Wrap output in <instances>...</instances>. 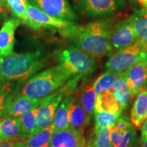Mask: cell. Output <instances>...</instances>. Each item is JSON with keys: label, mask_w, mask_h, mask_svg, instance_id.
<instances>
[{"label": "cell", "mask_w": 147, "mask_h": 147, "mask_svg": "<svg viewBox=\"0 0 147 147\" xmlns=\"http://www.w3.org/2000/svg\"><path fill=\"white\" fill-rule=\"evenodd\" d=\"M40 100L41 99L30 98L21 94L16 96L13 95L7 107L5 117H20L23 113L38 107Z\"/></svg>", "instance_id": "obj_16"}, {"label": "cell", "mask_w": 147, "mask_h": 147, "mask_svg": "<svg viewBox=\"0 0 147 147\" xmlns=\"http://www.w3.org/2000/svg\"><path fill=\"white\" fill-rule=\"evenodd\" d=\"M146 52L147 47L137 41L110 55L105 65L106 70L121 74L138 61L145 59Z\"/></svg>", "instance_id": "obj_5"}, {"label": "cell", "mask_w": 147, "mask_h": 147, "mask_svg": "<svg viewBox=\"0 0 147 147\" xmlns=\"http://www.w3.org/2000/svg\"><path fill=\"white\" fill-rule=\"evenodd\" d=\"M100 100L103 110L110 113H122L121 106L116 100L114 93L106 92L100 95H97Z\"/></svg>", "instance_id": "obj_30"}, {"label": "cell", "mask_w": 147, "mask_h": 147, "mask_svg": "<svg viewBox=\"0 0 147 147\" xmlns=\"http://www.w3.org/2000/svg\"><path fill=\"white\" fill-rule=\"evenodd\" d=\"M0 133L5 141L23 140L27 138L18 117L5 116L0 119Z\"/></svg>", "instance_id": "obj_14"}, {"label": "cell", "mask_w": 147, "mask_h": 147, "mask_svg": "<svg viewBox=\"0 0 147 147\" xmlns=\"http://www.w3.org/2000/svg\"><path fill=\"white\" fill-rule=\"evenodd\" d=\"M0 147H26L24 140L4 141L0 144Z\"/></svg>", "instance_id": "obj_32"}, {"label": "cell", "mask_w": 147, "mask_h": 147, "mask_svg": "<svg viewBox=\"0 0 147 147\" xmlns=\"http://www.w3.org/2000/svg\"><path fill=\"white\" fill-rule=\"evenodd\" d=\"M114 95L120 105L121 110L123 111L128 107L130 100L132 99L131 91L127 83L123 74H120L115 84Z\"/></svg>", "instance_id": "obj_21"}, {"label": "cell", "mask_w": 147, "mask_h": 147, "mask_svg": "<svg viewBox=\"0 0 147 147\" xmlns=\"http://www.w3.org/2000/svg\"><path fill=\"white\" fill-rule=\"evenodd\" d=\"M96 97V93L93 85H86L80 92V103L90 120L94 113Z\"/></svg>", "instance_id": "obj_24"}, {"label": "cell", "mask_w": 147, "mask_h": 147, "mask_svg": "<svg viewBox=\"0 0 147 147\" xmlns=\"http://www.w3.org/2000/svg\"><path fill=\"white\" fill-rule=\"evenodd\" d=\"M71 95H65L55 112L53 124L55 132L69 127L68 110Z\"/></svg>", "instance_id": "obj_20"}, {"label": "cell", "mask_w": 147, "mask_h": 147, "mask_svg": "<svg viewBox=\"0 0 147 147\" xmlns=\"http://www.w3.org/2000/svg\"><path fill=\"white\" fill-rule=\"evenodd\" d=\"M131 125H133L131 124L129 119L127 117V115H121L112 128L119 133H125Z\"/></svg>", "instance_id": "obj_31"}, {"label": "cell", "mask_w": 147, "mask_h": 147, "mask_svg": "<svg viewBox=\"0 0 147 147\" xmlns=\"http://www.w3.org/2000/svg\"><path fill=\"white\" fill-rule=\"evenodd\" d=\"M68 118L69 127L83 133L84 128L89 125L91 121L82 107L80 101L76 97L72 96H71L69 102Z\"/></svg>", "instance_id": "obj_15"}, {"label": "cell", "mask_w": 147, "mask_h": 147, "mask_svg": "<svg viewBox=\"0 0 147 147\" xmlns=\"http://www.w3.org/2000/svg\"><path fill=\"white\" fill-rule=\"evenodd\" d=\"M20 21L18 18H9L0 29V57H3L14 52V35Z\"/></svg>", "instance_id": "obj_13"}, {"label": "cell", "mask_w": 147, "mask_h": 147, "mask_svg": "<svg viewBox=\"0 0 147 147\" xmlns=\"http://www.w3.org/2000/svg\"><path fill=\"white\" fill-rule=\"evenodd\" d=\"M120 74H119L109 70H106V72L101 74L93 84V87L96 95H100L106 92L114 93L115 84Z\"/></svg>", "instance_id": "obj_19"}, {"label": "cell", "mask_w": 147, "mask_h": 147, "mask_svg": "<svg viewBox=\"0 0 147 147\" xmlns=\"http://www.w3.org/2000/svg\"><path fill=\"white\" fill-rule=\"evenodd\" d=\"M65 96L62 87L41 99L37 107V123L38 130L47 127L53 123L57 108Z\"/></svg>", "instance_id": "obj_7"}, {"label": "cell", "mask_w": 147, "mask_h": 147, "mask_svg": "<svg viewBox=\"0 0 147 147\" xmlns=\"http://www.w3.org/2000/svg\"><path fill=\"white\" fill-rule=\"evenodd\" d=\"M111 126L103 127L94 131V137L89 140L91 147H113L111 140Z\"/></svg>", "instance_id": "obj_29"}, {"label": "cell", "mask_w": 147, "mask_h": 147, "mask_svg": "<svg viewBox=\"0 0 147 147\" xmlns=\"http://www.w3.org/2000/svg\"><path fill=\"white\" fill-rule=\"evenodd\" d=\"M129 18L138 41L147 47V9L135 10Z\"/></svg>", "instance_id": "obj_18"}, {"label": "cell", "mask_w": 147, "mask_h": 147, "mask_svg": "<svg viewBox=\"0 0 147 147\" xmlns=\"http://www.w3.org/2000/svg\"><path fill=\"white\" fill-rule=\"evenodd\" d=\"M84 133L70 127L55 131L49 142V147H84Z\"/></svg>", "instance_id": "obj_12"}, {"label": "cell", "mask_w": 147, "mask_h": 147, "mask_svg": "<svg viewBox=\"0 0 147 147\" xmlns=\"http://www.w3.org/2000/svg\"><path fill=\"white\" fill-rule=\"evenodd\" d=\"M76 12L84 17L100 18L113 15L124 8L125 0H71Z\"/></svg>", "instance_id": "obj_6"}, {"label": "cell", "mask_w": 147, "mask_h": 147, "mask_svg": "<svg viewBox=\"0 0 147 147\" xmlns=\"http://www.w3.org/2000/svg\"><path fill=\"white\" fill-rule=\"evenodd\" d=\"M5 2L16 18L32 28V23L27 14V0H5Z\"/></svg>", "instance_id": "obj_25"}, {"label": "cell", "mask_w": 147, "mask_h": 147, "mask_svg": "<svg viewBox=\"0 0 147 147\" xmlns=\"http://www.w3.org/2000/svg\"><path fill=\"white\" fill-rule=\"evenodd\" d=\"M36 115L37 108H36L18 117L21 127L24 132L26 134L27 138L38 131Z\"/></svg>", "instance_id": "obj_26"}, {"label": "cell", "mask_w": 147, "mask_h": 147, "mask_svg": "<svg viewBox=\"0 0 147 147\" xmlns=\"http://www.w3.org/2000/svg\"><path fill=\"white\" fill-rule=\"evenodd\" d=\"M4 141H5L4 138H3V137L2 136V135H1V133H0V144H1V142H4Z\"/></svg>", "instance_id": "obj_38"}, {"label": "cell", "mask_w": 147, "mask_h": 147, "mask_svg": "<svg viewBox=\"0 0 147 147\" xmlns=\"http://www.w3.org/2000/svg\"><path fill=\"white\" fill-rule=\"evenodd\" d=\"M136 1L144 9H147V0H136Z\"/></svg>", "instance_id": "obj_36"}, {"label": "cell", "mask_w": 147, "mask_h": 147, "mask_svg": "<svg viewBox=\"0 0 147 147\" xmlns=\"http://www.w3.org/2000/svg\"><path fill=\"white\" fill-rule=\"evenodd\" d=\"M39 147H49V143H47V144L42 145V146H40Z\"/></svg>", "instance_id": "obj_39"}, {"label": "cell", "mask_w": 147, "mask_h": 147, "mask_svg": "<svg viewBox=\"0 0 147 147\" xmlns=\"http://www.w3.org/2000/svg\"><path fill=\"white\" fill-rule=\"evenodd\" d=\"M54 133L55 127L52 123L47 127L38 130L23 140L26 147H39L50 142Z\"/></svg>", "instance_id": "obj_23"}, {"label": "cell", "mask_w": 147, "mask_h": 147, "mask_svg": "<svg viewBox=\"0 0 147 147\" xmlns=\"http://www.w3.org/2000/svg\"><path fill=\"white\" fill-rule=\"evenodd\" d=\"M109 41L113 50L119 51L133 45L138 38L129 18L119 22L114 27H111Z\"/></svg>", "instance_id": "obj_10"}, {"label": "cell", "mask_w": 147, "mask_h": 147, "mask_svg": "<svg viewBox=\"0 0 147 147\" xmlns=\"http://www.w3.org/2000/svg\"><path fill=\"white\" fill-rule=\"evenodd\" d=\"M27 1L54 17L73 22L78 19L68 0H27Z\"/></svg>", "instance_id": "obj_9"}, {"label": "cell", "mask_w": 147, "mask_h": 147, "mask_svg": "<svg viewBox=\"0 0 147 147\" xmlns=\"http://www.w3.org/2000/svg\"><path fill=\"white\" fill-rule=\"evenodd\" d=\"M111 140L113 147H135L136 144V129L131 125L125 133H119L111 127Z\"/></svg>", "instance_id": "obj_22"}, {"label": "cell", "mask_w": 147, "mask_h": 147, "mask_svg": "<svg viewBox=\"0 0 147 147\" xmlns=\"http://www.w3.org/2000/svg\"><path fill=\"white\" fill-rule=\"evenodd\" d=\"M110 29L108 20H99L83 26L74 25L61 34L75 47L94 57L102 58L113 51L109 41Z\"/></svg>", "instance_id": "obj_1"}, {"label": "cell", "mask_w": 147, "mask_h": 147, "mask_svg": "<svg viewBox=\"0 0 147 147\" xmlns=\"http://www.w3.org/2000/svg\"><path fill=\"white\" fill-rule=\"evenodd\" d=\"M94 114L95 119V131H98L100 129L106 127L114 126L121 115V113L113 114L104 110H94Z\"/></svg>", "instance_id": "obj_28"}, {"label": "cell", "mask_w": 147, "mask_h": 147, "mask_svg": "<svg viewBox=\"0 0 147 147\" xmlns=\"http://www.w3.org/2000/svg\"><path fill=\"white\" fill-rule=\"evenodd\" d=\"M136 147H147V140L140 138Z\"/></svg>", "instance_id": "obj_35"}, {"label": "cell", "mask_w": 147, "mask_h": 147, "mask_svg": "<svg viewBox=\"0 0 147 147\" xmlns=\"http://www.w3.org/2000/svg\"><path fill=\"white\" fill-rule=\"evenodd\" d=\"M145 63H146V68H147V52H146V58H145Z\"/></svg>", "instance_id": "obj_40"}, {"label": "cell", "mask_w": 147, "mask_h": 147, "mask_svg": "<svg viewBox=\"0 0 147 147\" xmlns=\"http://www.w3.org/2000/svg\"><path fill=\"white\" fill-rule=\"evenodd\" d=\"M147 118V89L136 95L131 110V122L135 129H140Z\"/></svg>", "instance_id": "obj_17"}, {"label": "cell", "mask_w": 147, "mask_h": 147, "mask_svg": "<svg viewBox=\"0 0 147 147\" xmlns=\"http://www.w3.org/2000/svg\"><path fill=\"white\" fill-rule=\"evenodd\" d=\"M27 14L32 23V29L40 30L41 28L58 29L64 30L75 25L73 21H68L49 15L36 7L27 3Z\"/></svg>", "instance_id": "obj_8"}, {"label": "cell", "mask_w": 147, "mask_h": 147, "mask_svg": "<svg viewBox=\"0 0 147 147\" xmlns=\"http://www.w3.org/2000/svg\"><path fill=\"white\" fill-rule=\"evenodd\" d=\"M7 3L5 0H0V20L4 18L7 14Z\"/></svg>", "instance_id": "obj_33"}, {"label": "cell", "mask_w": 147, "mask_h": 147, "mask_svg": "<svg viewBox=\"0 0 147 147\" xmlns=\"http://www.w3.org/2000/svg\"><path fill=\"white\" fill-rule=\"evenodd\" d=\"M84 147H91V142H90L89 140H88L87 142H86V144L85 146Z\"/></svg>", "instance_id": "obj_37"}, {"label": "cell", "mask_w": 147, "mask_h": 147, "mask_svg": "<svg viewBox=\"0 0 147 147\" xmlns=\"http://www.w3.org/2000/svg\"><path fill=\"white\" fill-rule=\"evenodd\" d=\"M141 138L147 140V118L141 126Z\"/></svg>", "instance_id": "obj_34"}, {"label": "cell", "mask_w": 147, "mask_h": 147, "mask_svg": "<svg viewBox=\"0 0 147 147\" xmlns=\"http://www.w3.org/2000/svg\"><path fill=\"white\" fill-rule=\"evenodd\" d=\"M69 78L70 76L57 65L29 79L22 88L21 95L40 100L63 87Z\"/></svg>", "instance_id": "obj_3"}, {"label": "cell", "mask_w": 147, "mask_h": 147, "mask_svg": "<svg viewBox=\"0 0 147 147\" xmlns=\"http://www.w3.org/2000/svg\"><path fill=\"white\" fill-rule=\"evenodd\" d=\"M12 90L13 84L11 81L0 78V119L5 117L7 107L14 95Z\"/></svg>", "instance_id": "obj_27"}, {"label": "cell", "mask_w": 147, "mask_h": 147, "mask_svg": "<svg viewBox=\"0 0 147 147\" xmlns=\"http://www.w3.org/2000/svg\"><path fill=\"white\" fill-rule=\"evenodd\" d=\"M55 55L58 65L70 78L89 76L96 68L94 57L74 45L57 51Z\"/></svg>", "instance_id": "obj_4"}, {"label": "cell", "mask_w": 147, "mask_h": 147, "mask_svg": "<svg viewBox=\"0 0 147 147\" xmlns=\"http://www.w3.org/2000/svg\"><path fill=\"white\" fill-rule=\"evenodd\" d=\"M123 74L131 91L132 98L136 97L142 89H147V68L145 59L138 61Z\"/></svg>", "instance_id": "obj_11"}, {"label": "cell", "mask_w": 147, "mask_h": 147, "mask_svg": "<svg viewBox=\"0 0 147 147\" xmlns=\"http://www.w3.org/2000/svg\"><path fill=\"white\" fill-rule=\"evenodd\" d=\"M45 66L40 51L27 53L13 52L0 57V78L6 81L29 79Z\"/></svg>", "instance_id": "obj_2"}]
</instances>
